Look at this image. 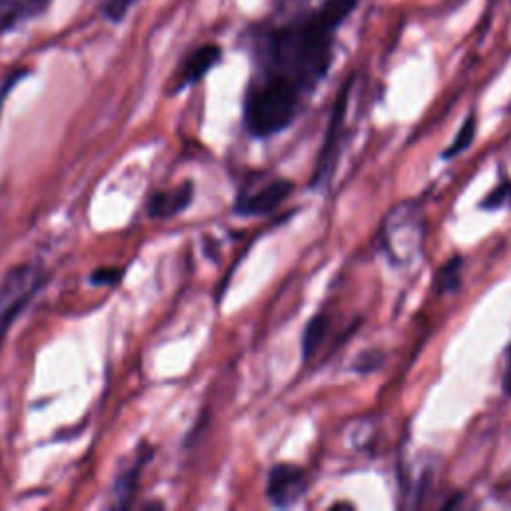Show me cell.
<instances>
[{
	"mask_svg": "<svg viewBox=\"0 0 511 511\" xmlns=\"http://www.w3.org/2000/svg\"><path fill=\"white\" fill-rule=\"evenodd\" d=\"M48 282L45 266L38 262H23L10 268L0 282V346L8 329L26 310V306L42 292Z\"/></svg>",
	"mask_w": 511,
	"mask_h": 511,
	"instance_id": "obj_2",
	"label": "cell"
},
{
	"mask_svg": "<svg viewBox=\"0 0 511 511\" xmlns=\"http://www.w3.org/2000/svg\"><path fill=\"white\" fill-rule=\"evenodd\" d=\"M383 360H386V356H383L381 351L368 349L351 364V370L360 371V374H370V371H376L383 364Z\"/></svg>",
	"mask_w": 511,
	"mask_h": 511,
	"instance_id": "obj_15",
	"label": "cell"
},
{
	"mask_svg": "<svg viewBox=\"0 0 511 511\" xmlns=\"http://www.w3.org/2000/svg\"><path fill=\"white\" fill-rule=\"evenodd\" d=\"M194 190H196L194 182L186 180V182L172 190L154 192L146 202L148 218L170 220V218H176L178 214H182V212L192 204V200H194Z\"/></svg>",
	"mask_w": 511,
	"mask_h": 511,
	"instance_id": "obj_7",
	"label": "cell"
},
{
	"mask_svg": "<svg viewBox=\"0 0 511 511\" xmlns=\"http://www.w3.org/2000/svg\"><path fill=\"white\" fill-rule=\"evenodd\" d=\"M52 0H0V35L40 16Z\"/></svg>",
	"mask_w": 511,
	"mask_h": 511,
	"instance_id": "obj_9",
	"label": "cell"
},
{
	"mask_svg": "<svg viewBox=\"0 0 511 511\" xmlns=\"http://www.w3.org/2000/svg\"><path fill=\"white\" fill-rule=\"evenodd\" d=\"M475 134H477V116L472 112V114H467V119L464 120L462 128L457 130L454 142L442 152V158L452 160V158H457L460 154H464L467 148L474 144Z\"/></svg>",
	"mask_w": 511,
	"mask_h": 511,
	"instance_id": "obj_12",
	"label": "cell"
},
{
	"mask_svg": "<svg viewBox=\"0 0 511 511\" xmlns=\"http://www.w3.org/2000/svg\"><path fill=\"white\" fill-rule=\"evenodd\" d=\"M25 72H16V74H13V77H8L5 82H3V87H0V116H3V106H5V102H6V96H8V92H10V89L15 87V84L20 80V77H23Z\"/></svg>",
	"mask_w": 511,
	"mask_h": 511,
	"instance_id": "obj_17",
	"label": "cell"
},
{
	"mask_svg": "<svg viewBox=\"0 0 511 511\" xmlns=\"http://www.w3.org/2000/svg\"><path fill=\"white\" fill-rule=\"evenodd\" d=\"M134 3H136V0H104L102 10L110 20L119 23V20H122L128 15V10L132 8Z\"/></svg>",
	"mask_w": 511,
	"mask_h": 511,
	"instance_id": "obj_16",
	"label": "cell"
},
{
	"mask_svg": "<svg viewBox=\"0 0 511 511\" xmlns=\"http://www.w3.org/2000/svg\"><path fill=\"white\" fill-rule=\"evenodd\" d=\"M464 266L465 260L462 258L460 254H455L454 258L447 260L442 268L435 274V280H433V287L438 294H450L455 292L457 287L462 284V276H464Z\"/></svg>",
	"mask_w": 511,
	"mask_h": 511,
	"instance_id": "obj_11",
	"label": "cell"
},
{
	"mask_svg": "<svg viewBox=\"0 0 511 511\" xmlns=\"http://www.w3.org/2000/svg\"><path fill=\"white\" fill-rule=\"evenodd\" d=\"M509 198H511V182L509 180H502V182H499L482 202H479V208L497 210V208H502Z\"/></svg>",
	"mask_w": 511,
	"mask_h": 511,
	"instance_id": "obj_13",
	"label": "cell"
},
{
	"mask_svg": "<svg viewBox=\"0 0 511 511\" xmlns=\"http://www.w3.org/2000/svg\"><path fill=\"white\" fill-rule=\"evenodd\" d=\"M360 0H312L292 16L262 23L250 35L252 74L242 124L256 141L290 128L332 70L338 30Z\"/></svg>",
	"mask_w": 511,
	"mask_h": 511,
	"instance_id": "obj_1",
	"label": "cell"
},
{
	"mask_svg": "<svg viewBox=\"0 0 511 511\" xmlns=\"http://www.w3.org/2000/svg\"><path fill=\"white\" fill-rule=\"evenodd\" d=\"M124 278V268H112V266H104V268H96L89 282L92 286H106V287H116Z\"/></svg>",
	"mask_w": 511,
	"mask_h": 511,
	"instance_id": "obj_14",
	"label": "cell"
},
{
	"mask_svg": "<svg viewBox=\"0 0 511 511\" xmlns=\"http://www.w3.org/2000/svg\"><path fill=\"white\" fill-rule=\"evenodd\" d=\"M329 324H332V318L328 312H318L310 318V322L306 324L302 332V358L304 361L310 360L312 356L318 354V349L322 348L324 339L329 332Z\"/></svg>",
	"mask_w": 511,
	"mask_h": 511,
	"instance_id": "obj_10",
	"label": "cell"
},
{
	"mask_svg": "<svg viewBox=\"0 0 511 511\" xmlns=\"http://www.w3.org/2000/svg\"><path fill=\"white\" fill-rule=\"evenodd\" d=\"M220 60H222V48L218 45H212V42L210 45H202L196 50H192L176 74L174 90L180 92L192 87V84H198Z\"/></svg>",
	"mask_w": 511,
	"mask_h": 511,
	"instance_id": "obj_8",
	"label": "cell"
},
{
	"mask_svg": "<svg viewBox=\"0 0 511 511\" xmlns=\"http://www.w3.org/2000/svg\"><path fill=\"white\" fill-rule=\"evenodd\" d=\"M502 386L507 396H511V346L507 348L506 354V366H504V376H502Z\"/></svg>",
	"mask_w": 511,
	"mask_h": 511,
	"instance_id": "obj_18",
	"label": "cell"
},
{
	"mask_svg": "<svg viewBox=\"0 0 511 511\" xmlns=\"http://www.w3.org/2000/svg\"><path fill=\"white\" fill-rule=\"evenodd\" d=\"M351 84H354V78H349V80H346V84H342V89H339V92L336 96V102L332 106V114H329L322 151H319V154H318L312 180H310V186L314 190L326 188L336 172L338 160H339V154H342V144H344V132H346L344 128H346Z\"/></svg>",
	"mask_w": 511,
	"mask_h": 511,
	"instance_id": "obj_3",
	"label": "cell"
},
{
	"mask_svg": "<svg viewBox=\"0 0 511 511\" xmlns=\"http://www.w3.org/2000/svg\"><path fill=\"white\" fill-rule=\"evenodd\" d=\"M310 489V479L304 467L296 464H276L266 479V497L274 507H292Z\"/></svg>",
	"mask_w": 511,
	"mask_h": 511,
	"instance_id": "obj_5",
	"label": "cell"
},
{
	"mask_svg": "<svg viewBox=\"0 0 511 511\" xmlns=\"http://www.w3.org/2000/svg\"><path fill=\"white\" fill-rule=\"evenodd\" d=\"M296 184L287 178H272L256 188H242L234 200V214L240 218L268 216L294 194Z\"/></svg>",
	"mask_w": 511,
	"mask_h": 511,
	"instance_id": "obj_4",
	"label": "cell"
},
{
	"mask_svg": "<svg viewBox=\"0 0 511 511\" xmlns=\"http://www.w3.org/2000/svg\"><path fill=\"white\" fill-rule=\"evenodd\" d=\"M154 450L151 445H141L138 452L134 454L132 462L124 465L122 470L116 474L114 485H112V497H114V509H128L132 504V499L138 492V485H141V475L146 464L152 460Z\"/></svg>",
	"mask_w": 511,
	"mask_h": 511,
	"instance_id": "obj_6",
	"label": "cell"
}]
</instances>
